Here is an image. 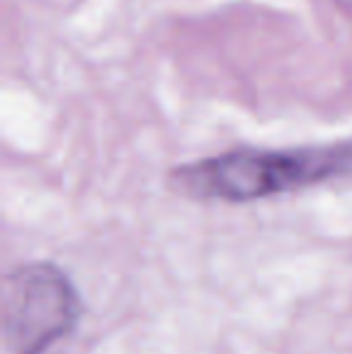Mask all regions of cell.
<instances>
[{"label":"cell","instance_id":"obj_1","mask_svg":"<svg viewBox=\"0 0 352 354\" xmlns=\"http://www.w3.org/2000/svg\"><path fill=\"white\" fill-rule=\"evenodd\" d=\"M352 178V138L302 147H234L176 167L172 188L210 203H259L266 198Z\"/></svg>","mask_w":352,"mask_h":354},{"label":"cell","instance_id":"obj_2","mask_svg":"<svg viewBox=\"0 0 352 354\" xmlns=\"http://www.w3.org/2000/svg\"><path fill=\"white\" fill-rule=\"evenodd\" d=\"M77 321L80 294L56 263H24L5 277L3 337L10 354H46Z\"/></svg>","mask_w":352,"mask_h":354}]
</instances>
